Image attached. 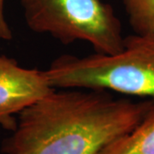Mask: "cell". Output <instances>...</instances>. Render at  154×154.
Wrapping results in <instances>:
<instances>
[{"instance_id": "2", "label": "cell", "mask_w": 154, "mask_h": 154, "mask_svg": "<svg viewBox=\"0 0 154 154\" xmlns=\"http://www.w3.org/2000/svg\"><path fill=\"white\" fill-rule=\"evenodd\" d=\"M45 72L56 89H103L154 99V33L127 36L112 55L60 56Z\"/></svg>"}, {"instance_id": "6", "label": "cell", "mask_w": 154, "mask_h": 154, "mask_svg": "<svg viewBox=\"0 0 154 154\" xmlns=\"http://www.w3.org/2000/svg\"><path fill=\"white\" fill-rule=\"evenodd\" d=\"M134 33H154V0H124Z\"/></svg>"}, {"instance_id": "1", "label": "cell", "mask_w": 154, "mask_h": 154, "mask_svg": "<svg viewBox=\"0 0 154 154\" xmlns=\"http://www.w3.org/2000/svg\"><path fill=\"white\" fill-rule=\"evenodd\" d=\"M154 99L116 98L103 89H55L18 114L2 154H98L133 130Z\"/></svg>"}, {"instance_id": "5", "label": "cell", "mask_w": 154, "mask_h": 154, "mask_svg": "<svg viewBox=\"0 0 154 154\" xmlns=\"http://www.w3.org/2000/svg\"><path fill=\"white\" fill-rule=\"evenodd\" d=\"M98 154H154V106L133 130L111 141Z\"/></svg>"}, {"instance_id": "7", "label": "cell", "mask_w": 154, "mask_h": 154, "mask_svg": "<svg viewBox=\"0 0 154 154\" xmlns=\"http://www.w3.org/2000/svg\"><path fill=\"white\" fill-rule=\"evenodd\" d=\"M13 33L5 15V0H0V38L4 40H11Z\"/></svg>"}, {"instance_id": "3", "label": "cell", "mask_w": 154, "mask_h": 154, "mask_svg": "<svg viewBox=\"0 0 154 154\" xmlns=\"http://www.w3.org/2000/svg\"><path fill=\"white\" fill-rule=\"evenodd\" d=\"M32 31L47 33L64 45L85 41L96 53L112 55L123 47L121 22L102 0H21Z\"/></svg>"}, {"instance_id": "4", "label": "cell", "mask_w": 154, "mask_h": 154, "mask_svg": "<svg viewBox=\"0 0 154 154\" xmlns=\"http://www.w3.org/2000/svg\"><path fill=\"white\" fill-rule=\"evenodd\" d=\"M55 89L45 70L23 68L14 58L0 55V127L12 132L16 116Z\"/></svg>"}]
</instances>
